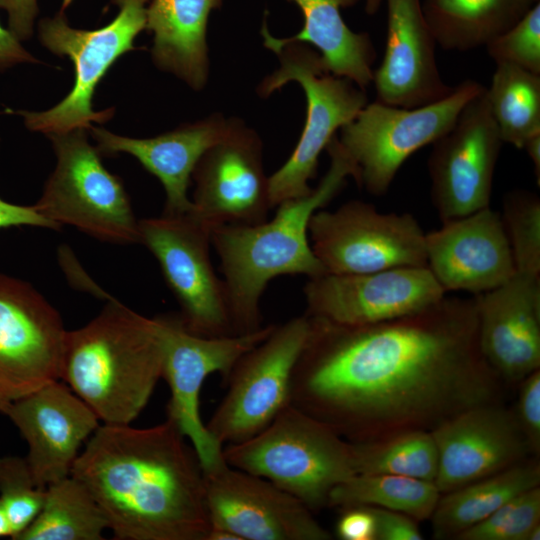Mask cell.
Wrapping results in <instances>:
<instances>
[{
  "label": "cell",
  "mask_w": 540,
  "mask_h": 540,
  "mask_svg": "<svg viewBox=\"0 0 540 540\" xmlns=\"http://www.w3.org/2000/svg\"><path fill=\"white\" fill-rule=\"evenodd\" d=\"M309 318L289 404L349 442L432 431L466 409L502 402L504 382L480 348L474 297L445 295L369 325Z\"/></svg>",
  "instance_id": "obj_1"
},
{
  "label": "cell",
  "mask_w": 540,
  "mask_h": 540,
  "mask_svg": "<svg viewBox=\"0 0 540 540\" xmlns=\"http://www.w3.org/2000/svg\"><path fill=\"white\" fill-rule=\"evenodd\" d=\"M168 418L149 428L102 424L71 476L93 496L114 539L207 540L204 472Z\"/></svg>",
  "instance_id": "obj_2"
},
{
  "label": "cell",
  "mask_w": 540,
  "mask_h": 540,
  "mask_svg": "<svg viewBox=\"0 0 540 540\" xmlns=\"http://www.w3.org/2000/svg\"><path fill=\"white\" fill-rule=\"evenodd\" d=\"M330 166L319 184L303 197L276 206L274 216L256 224L220 225L211 230V246L219 258L234 334L261 328L260 300L274 278L326 273L309 239L312 215L357 179L353 161L335 135L326 147Z\"/></svg>",
  "instance_id": "obj_3"
},
{
  "label": "cell",
  "mask_w": 540,
  "mask_h": 540,
  "mask_svg": "<svg viewBox=\"0 0 540 540\" xmlns=\"http://www.w3.org/2000/svg\"><path fill=\"white\" fill-rule=\"evenodd\" d=\"M157 323L110 299L86 325L67 331L60 379L103 424L127 425L162 378Z\"/></svg>",
  "instance_id": "obj_4"
},
{
  "label": "cell",
  "mask_w": 540,
  "mask_h": 540,
  "mask_svg": "<svg viewBox=\"0 0 540 540\" xmlns=\"http://www.w3.org/2000/svg\"><path fill=\"white\" fill-rule=\"evenodd\" d=\"M222 455L229 466L269 480L313 513L328 507L332 489L356 474L351 443L290 404L255 436L225 445Z\"/></svg>",
  "instance_id": "obj_5"
},
{
  "label": "cell",
  "mask_w": 540,
  "mask_h": 540,
  "mask_svg": "<svg viewBox=\"0 0 540 540\" xmlns=\"http://www.w3.org/2000/svg\"><path fill=\"white\" fill-rule=\"evenodd\" d=\"M73 0H62L60 9L37 25L41 44L51 53L68 57L74 65V83L58 104L44 111L7 109L21 116L27 129L46 136L75 129H87L92 123L111 119L115 109L94 110L97 85L123 54L135 50L134 41L146 29L150 0H111L118 13L107 25L93 30L74 28L66 10Z\"/></svg>",
  "instance_id": "obj_6"
},
{
  "label": "cell",
  "mask_w": 540,
  "mask_h": 540,
  "mask_svg": "<svg viewBox=\"0 0 540 540\" xmlns=\"http://www.w3.org/2000/svg\"><path fill=\"white\" fill-rule=\"evenodd\" d=\"M280 66L258 87L268 97L289 82H297L306 96V121L297 145L287 161L271 176L272 208L308 195V182L316 177L318 159L337 130L351 121L368 103L365 89L345 77L327 72L318 51L303 42L267 47Z\"/></svg>",
  "instance_id": "obj_7"
},
{
  "label": "cell",
  "mask_w": 540,
  "mask_h": 540,
  "mask_svg": "<svg viewBox=\"0 0 540 540\" xmlns=\"http://www.w3.org/2000/svg\"><path fill=\"white\" fill-rule=\"evenodd\" d=\"M88 131L47 135L56 166L34 206L58 230L70 225L104 242L139 243V220L130 198L118 176L103 165Z\"/></svg>",
  "instance_id": "obj_8"
},
{
  "label": "cell",
  "mask_w": 540,
  "mask_h": 540,
  "mask_svg": "<svg viewBox=\"0 0 540 540\" xmlns=\"http://www.w3.org/2000/svg\"><path fill=\"white\" fill-rule=\"evenodd\" d=\"M483 85L467 79L445 98L416 108L367 103L340 128V145L357 169L356 183L376 196L384 195L403 163L432 144L455 123L466 103Z\"/></svg>",
  "instance_id": "obj_9"
},
{
  "label": "cell",
  "mask_w": 540,
  "mask_h": 540,
  "mask_svg": "<svg viewBox=\"0 0 540 540\" xmlns=\"http://www.w3.org/2000/svg\"><path fill=\"white\" fill-rule=\"evenodd\" d=\"M309 331L307 314L293 317L274 325L235 362L224 379L226 394L205 424L215 441L223 446L248 440L289 405L293 369Z\"/></svg>",
  "instance_id": "obj_10"
},
{
  "label": "cell",
  "mask_w": 540,
  "mask_h": 540,
  "mask_svg": "<svg viewBox=\"0 0 540 540\" xmlns=\"http://www.w3.org/2000/svg\"><path fill=\"white\" fill-rule=\"evenodd\" d=\"M154 319L163 347L162 378L171 394L167 418L189 440L203 471L210 470L225 460L223 446L213 439L201 419L200 392L204 381L216 372L224 380L235 362L265 339L274 325L246 334L206 337L189 331L179 314H160Z\"/></svg>",
  "instance_id": "obj_11"
},
{
  "label": "cell",
  "mask_w": 540,
  "mask_h": 540,
  "mask_svg": "<svg viewBox=\"0 0 540 540\" xmlns=\"http://www.w3.org/2000/svg\"><path fill=\"white\" fill-rule=\"evenodd\" d=\"M308 231L326 273L427 266L425 232L410 213H383L370 203L351 200L333 211H316Z\"/></svg>",
  "instance_id": "obj_12"
},
{
  "label": "cell",
  "mask_w": 540,
  "mask_h": 540,
  "mask_svg": "<svg viewBox=\"0 0 540 540\" xmlns=\"http://www.w3.org/2000/svg\"><path fill=\"white\" fill-rule=\"evenodd\" d=\"M139 243L157 260L189 331L206 337L236 335L223 280L211 261L207 226L191 212L162 213L139 220Z\"/></svg>",
  "instance_id": "obj_13"
},
{
  "label": "cell",
  "mask_w": 540,
  "mask_h": 540,
  "mask_svg": "<svg viewBox=\"0 0 540 540\" xmlns=\"http://www.w3.org/2000/svg\"><path fill=\"white\" fill-rule=\"evenodd\" d=\"M502 144L483 87L462 108L454 125L432 143L431 198L442 223L490 206Z\"/></svg>",
  "instance_id": "obj_14"
},
{
  "label": "cell",
  "mask_w": 540,
  "mask_h": 540,
  "mask_svg": "<svg viewBox=\"0 0 540 540\" xmlns=\"http://www.w3.org/2000/svg\"><path fill=\"white\" fill-rule=\"evenodd\" d=\"M66 333L41 293L0 272V396L11 402L60 380Z\"/></svg>",
  "instance_id": "obj_15"
},
{
  "label": "cell",
  "mask_w": 540,
  "mask_h": 540,
  "mask_svg": "<svg viewBox=\"0 0 540 540\" xmlns=\"http://www.w3.org/2000/svg\"><path fill=\"white\" fill-rule=\"evenodd\" d=\"M303 294L308 316L360 326L420 312L446 292L427 266L308 278Z\"/></svg>",
  "instance_id": "obj_16"
},
{
  "label": "cell",
  "mask_w": 540,
  "mask_h": 540,
  "mask_svg": "<svg viewBox=\"0 0 540 540\" xmlns=\"http://www.w3.org/2000/svg\"><path fill=\"white\" fill-rule=\"evenodd\" d=\"M204 472L211 527L239 540H331L333 535L298 498L225 461Z\"/></svg>",
  "instance_id": "obj_17"
},
{
  "label": "cell",
  "mask_w": 540,
  "mask_h": 540,
  "mask_svg": "<svg viewBox=\"0 0 540 540\" xmlns=\"http://www.w3.org/2000/svg\"><path fill=\"white\" fill-rule=\"evenodd\" d=\"M192 179L191 213L210 230L260 223L273 209L262 140L243 122L203 153Z\"/></svg>",
  "instance_id": "obj_18"
},
{
  "label": "cell",
  "mask_w": 540,
  "mask_h": 540,
  "mask_svg": "<svg viewBox=\"0 0 540 540\" xmlns=\"http://www.w3.org/2000/svg\"><path fill=\"white\" fill-rule=\"evenodd\" d=\"M438 453L441 494L534 456L512 409L502 402L466 409L431 431Z\"/></svg>",
  "instance_id": "obj_19"
},
{
  "label": "cell",
  "mask_w": 540,
  "mask_h": 540,
  "mask_svg": "<svg viewBox=\"0 0 540 540\" xmlns=\"http://www.w3.org/2000/svg\"><path fill=\"white\" fill-rule=\"evenodd\" d=\"M5 415L28 445L25 459L41 488L71 475L80 447L100 426L90 407L59 380L11 401Z\"/></svg>",
  "instance_id": "obj_20"
},
{
  "label": "cell",
  "mask_w": 540,
  "mask_h": 540,
  "mask_svg": "<svg viewBox=\"0 0 540 540\" xmlns=\"http://www.w3.org/2000/svg\"><path fill=\"white\" fill-rule=\"evenodd\" d=\"M425 251L427 267L445 292L475 296L515 273L501 215L490 206L425 233Z\"/></svg>",
  "instance_id": "obj_21"
},
{
  "label": "cell",
  "mask_w": 540,
  "mask_h": 540,
  "mask_svg": "<svg viewBox=\"0 0 540 540\" xmlns=\"http://www.w3.org/2000/svg\"><path fill=\"white\" fill-rule=\"evenodd\" d=\"M483 356L503 382L540 369V276L515 272L474 296Z\"/></svg>",
  "instance_id": "obj_22"
},
{
  "label": "cell",
  "mask_w": 540,
  "mask_h": 540,
  "mask_svg": "<svg viewBox=\"0 0 540 540\" xmlns=\"http://www.w3.org/2000/svg\"><path fill=\"white\" fill-rule=\"evenodd\" d=\"M387 39L380 66L373 72L377 101L397 107H421L447 97L454 87L440 75L436 40L421 0H386Z\"/></svg>",
  "instance_id": "obj_23"
},
{
  "label": "cell",
  "mask_w": 540,
  "mask_h": 540,
  "mask_svg": "<svg viewBox=\"0 0 540 540\" xmlns=\"http://www.w3.org/2000/svg\"><path fill=\"white\" fill-rule=\"evenodd\" d=\"M241 122L216 113L151 138L121 136L93 125L89 132L101 155L129 154L158 178L165 191L162 213L178 215L193 209L187 191L203 153Z\"/></svg>",
  "instance_id": "obj_24"
},
{
  "label": "cell",
  "mask_w": 540,
  "mask_h": 540,
  "mask_svg": "<svg viewBox=\"0 0 540 540\" xmlns=\"http://www.w3.org/2000/svg\"><path fill=\"white\" fill-rule=\"evenodd\" d=\"M223 0H150L146 29L155 66L202 90L209 77L207 25Z\"/></svg>",
  "instance_id": "obj_25"
},
{
  "label": "cell",
  "mask_w": 540,
  "mask_h": 540,
  "mask_svg": "<svg viewBox=\"0 0 540 540\" xmlns=\"http://www.w3.org/2000/svg\"><path fill=\"white\" fill-rule=\"evenodd\" d=\"M296 4L304 19L300 32L287 38L272 36L264 22L261 34L265 47L303 42L315 47L330 74L345 77L366 89L373 80L376 51L366 32H354L344 22L341 9L361 0H287Z\"/></svg>",
  "instance_id": "obj_26"
},
{
  "label": "cell",
  "mask_w": 540,
  "mask_h": 540,
  "mask_svg": "<svg viewBox=\"0 0 540 540\" xmlns=\"http://www.w3.org/2000/svg\"><path fill=\"white\" fill-rule=\"evenodd\" d=\"M540 486L539 457L441 494L430 517L434 539H455L517 495Z\"/></svg>",
  "instance_id": "obj_27"
},
{
  "label": "cell",
  "mask_w": 540,
  "mask_h": 540,
  "mask_svg": "<svg viewBox=\"0 0 540 540\" xmlns=\"http://www.w3.org/2000/svg\"><path fill=\"white\" fill-rule=\"evenodd\" d=\"M540 0H424L425 20L445 50L485 47L515 25Z\"/></svg>",
  "instance_id": "obj_28"
},
{
  "label": "cell",
  "mask_w": 540,
  "mask_h": 540,
  "mask_svg": "<svg viewBox=\"0 0 540 540\" xmlns=\"http://www.w3.org/2000/svg\"><path fill=\"white\" fill-rule=\"evenodd\" d=\"M106 529L99 505L70 475L45 488L39 513L14 540H101Z\"/></svg>",
  "instance_id": "obj_29"
},
{
  "label": "cell",
  "mask_w": 540,
  "mask_h": 540,
  "mask_svg": "<svg viewBox=\"0 0 540 540\" xmlns=\"http://www.w3.org/2000/svg\"><path fill=\"white\" fill-rule=\"evenodd\" d=\"M441 496L435 482L394 474H355L332 489L328 507L372 506L418 521L432 516Z\"/></svg>",
  "instance_id": "obj_30"
},
{
  "label": "cell",
  "mask_w": 540,
  "mask_h": 540,
  "mask_svg": "<svg viewBox=\"0 0 540 540\" xmlns=\"http://www.w3.org/2000/svg\"><path fill=\"white\" fill-rule=\"evenodd\" d=\"M486 96L503 143L522 149L540 133V75L499 63Z\"/></svg>",
  "instance_id": "obj_31"
},
{
  "label": "cell",
  "mask_w": 540,
  "mask_h": 540,
  "mask_svg": "<svg viewBox=\"0 0 540 540\" xmlns=\"http://www.w3.org/2000/svg\"><path fill=\"white\" fill-rule=\"evenodd\" d=\"M350 443L356 474H394L435 480L438 453L431 431L410 430L377 440Z\"/></svg>",
  "instance_id": "obj_32"
},
{
  "label": "cell",
  "mask_w": 540,
  "mask_h": 540,
  "mask_svg": "<svg viewBox=\"0 0 540 540\" xmlns=\"http://www.w3.org/2000/svg\"><path fill=\"white\" fill-rule=\"evenodd\" d=\"M502 223L510 245L515 272L540 276V199L527 190L503 197Z\"/></svg>",
  "instance_id": "obj_33"
},
{
  "label": "cell",
  "mask_w": 540,
  "mask_h": 540,
  "mask_svg": "<svg viewBox=\"0 0 540 540\" xmlns=\"http://www.w3.org/2000/svg\"><path fill=\"white\" fill-rule=\"evenodd\" d=\"M45 488L39 487L28 463L19 456L0 457V500L14 539L39 513Z\"/></svg>",
  "instance_id": "obj_34"
},
{
  "label": "cell",
  "mask_w": 540,
  "mask_h": 540,
  "mask_svg": "<svg viewBox=\"0 0 540 540\" xmlns=\"http://www.w3.org/2000/svg\"><path fill=\"white\" fill-rule=\"evenodd\" d=\"M540 524V486L512 498L478 524L461 532L455 540H527Z\"/></svg>",
  "instance_id": "obj_35"
},
{
  "label": "cell",
  "mask_w": 540,
  "mask_h": 540,
  "mask_svg": "<svg viewBox=\"0 0 540 540\" xmlns=\"http://www.w3.org/2000/svg\"><path fill=\"white\" fill-rule=\"evenodd\" d=\"M485 47L495 64H512L540 75V3Z\"/></svg>",
  "instance_id": "obj_36"
},
{
  "label": "cell",
  "mask_w": 540,
  "mask_h": 540,
  "mask_svg": "<svg viewBox=\"0 0 540 540\" xmlns=\"http://www.w3.org/2000/svg\"><path fill=\"white\" fill-rule=\"evenodd\" d=\"M515 418L527 440L532 454L540 455V369L519 382Z\"/></svg>",
  "instance_id": "obj_37"
},
{
  "label": "cell",
  "mask_w": 540,
  "mask_h": 540,
  "mask_svg": "<svg viewBox=\"0 0 540 540\" xmlns=\"http://www.w3.org/2000/svg\"><path fill=\"white\" fill-rule=\"evenodd\" d=\"M336 536L341 540H376V519L370 506L339 508Z\"/></svg>",
  "instance_id": "obj_38"
},
{
  "label": "cell",
  "mask_w": 540,
  "mask_h": 540,
  "mask_svg": "<svg viewBox=\"0 0 540 540\" xmlns=\"http://www.w3.org/2000/svg\"><path fill=\"white\" fill-rule=\"evenodd\" d=\"M376 519V540H423L417 521L412 517L370 506Z\"/></svg>",
  "instance_id": "obj_39"
},
{
  "label": "cell",
  "mask_w": 540,
  "mask_h": 540,
  "mask_svg": "<svg viewBox=\"0 0 540 540\" xmlns=\"http://www.w3.org/2000/svg\"><path fill=\"white\" fill-rule=\"evenodd\" d=\"M0 9L6 11L7 28L18 40L32 37L39 14L38 0H0Z\"/></svg>",
  "instance_id": "obj_40"
},
{
  "label": "cell",
  "mask_w": 540,
  "mask_h": 540,
  "mask_svg": "<svg viewBox=\"0 0 540 540\" xmlns=\"http://www.w3.org/2000/svg\"><path fill=\"white\" fill-rule=\"evenodd\" d=\"M18 226L58 228L41 215L34 205L25 206L7 202L0 197V229Z\"/></svg>",
  "instance_id": "obj_41"
},
{
  "label": "cell",
  "mask_w": 540,
  "mask_h": 540,
  "mask_svg": "<svg viewBox=\"0 0 540 540\" xmlns=\"http://www.w3.org/2000/svg\"><path fill=\"white\" fill-rule=\"evenodd\" d=\"M37 62L38 60L22 46L21 41L0 23V72L20 64Z\"/></svg>",
  "instance_id": "obj_42"
},
{
  "label": "cell",
  "mask_w": 540,
  "mask_h": 540,
  "mask_svg": "<svg viewBox=\"0 0 540 540\" xmlns=\"http://www.w3.org/2000/svg\"><path fill=\"white\" fill-rule=\"evenodd\" d=\"M531 159L534 168V175L538 186L540 185V133L527 139L523 148Z\"/></svg>",
  "instance_id": "obj_43"
},
{
  "label": "cell",
  "mask_w": 540,
  "mask_h": 540,
  "mask_svg": "<svg viewBox=\"0 0 540 540\" xmlns=\"http://www.w3.org/2000/svg\"><path fill=\"white\" fill-rule=\"evenodd\" d=\"M13 536V531L9 523L8 517L4 510V507L0 500V537H11Z\"/></svg>",
  "instance_id": "obj_44"
},
{
  "label": "cell",
  "mask_w": 540,
  "mask_h": 540,
  "mask_svg": "<svg viewBox=\"0 0 540 540\" xmlns=\"http://www.w3.org/2000/svg\"><path fill=\"white\" fill-rule=\"evenodd\" d=\"M383 0H365V11L369 15L378 12Z\"/></svg>",
  "instance_id": "obj_45"
},
{
  "label": "cell",
  "mask_w": 540,
  "mask_h": 540,
  "mask_svg": "<svg viewBox=\"0 0 540 540\" xmlns=\"http://www.w3.org/2000/svg\"><path fill=\"white\" fill-rule=\"evenodd\" d=\"M540 539V524L531 529L527 540H539Z\"/></svg>",
  "instance_id": "obj_46"
},
{
  "label": "cell",
  "mask_w": 540,
  "mask_h": 540,
  "mask_svg": "<svg viewBox=\"0 0 540 540\" xmlns=\"http://www.w3.org/2000/svg\"><path fill=\"white\" fill-rule=\"evenodd\" d=\"M9 405H10V401L0 396V412L5 414Z\"/></svg>",
  "instance_id": "obj_47"
}]
</instances>
